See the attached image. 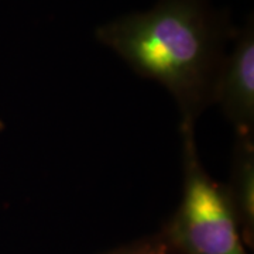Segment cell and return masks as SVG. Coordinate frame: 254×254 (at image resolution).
Listing matches in <instances>:
<instances>
[{
  "label": "cell",
  "mask_w": 254,
  "mask_h": 254,
  "mask_svg": "<svg viewBox=\"0 0 254 254\" xmlns=\"http://www.w3.org/2000/svg\"><path fill=\"white\" fill-rule=\"evenodd\" d=\"M236 33L209 0H158L100 26L95 36L134 72L161 83L177 102L181 123L195 125L215 102L226 44Z\"/></svg>",
  "instance_id": "cell-1"
},
{
  "label": "cell",
  "mask_w": 254,
  "mask_h": 254,
  "mask_svg": "<svg viewBox=\"0 0 254 254\" xmlns=\"http://www.w3.org/2000/svg\"><path fill=\"white\" fill-rule=\"evenodd\" d=\"M193 126L181 123L182 200L163 229L177 254H247L225 187L200 164Z\"/></svg>",
  "instance_id": "cell-2"
},
{
  "label": "cell",
  "mask_w": 254,
  "mask_h": 254,
  "mask_svg": "<svg viewBox=\"0 0 254 254\" xmlns=\"http://www.w3.org/2000/svg\"><path fill=\"white\" fill-rule=\"evenodd\" d=\"M235 44L226 53L215 89L237 138H253L254 130V26L253 18L237 30Z\"/></svg>",
  "instance_id": "cell-3"
},
{
  "label": "cell",
  "mask_w": 254,
  "mask_h": 254,
  "mask_svg": "<svg viewBox=\"0 0 254 254\" xmlns=\"http://www.w3.org/2000/svg\"><path fill=\"white\" fill-rule=\"evenodd\" d=\"M246 245L254 240V143L253 138H237L232 174L225 187Z\"/></svg>",
  "instance_id": "cell-4"
},
{
  "label": "cell",
  "mask_w": 254,
  "mask_h": 254,
  "mask_svg": "<svg viewBox=\"0 0 254 254\" xmlns=\"http://www.w3.org/2000/svg\"><path fill=\"white\" fill-rule=\"evenodd\" d=\"M106 254H177V252L165 230L161 229L151 236L143 237L127 246H122Z\"/></svg>",
  "instance_id": "cell-5"
},
{
  "label": "cell",
  "mask_w": 254,
  "mask_h": 254,
  "mask_svg": "<svg viewBox=\"0 0 254 254\" xmlns=\"http://www.w3.org/2000/svg\"><path fill=\"white\" fill-rule=\"evenodd\" d=\"M3 128H4V123H3V122H1V120H0V131H1V130H3Z\"/></svg>",
  "instance_id": "cell-6"
}]
</instances>
